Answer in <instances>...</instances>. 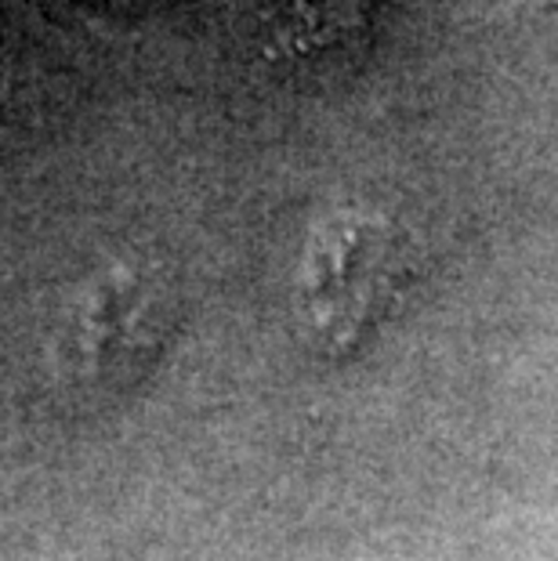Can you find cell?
Returning a JSON list of instances; mask_svg holds the SVG:
<instances>
[{"label":"cell","instance_id":"2","mask_svg":"<svg viewBox=\"0 0 558 561\" xmlns=\"http://www.w3.org/2000/svg\"><path fill=\"white\" fill-rule=\"evenodd\" d=\"M407 243L371 210H334L308 236L301 257V312L327 355H349L396 301L407 279Z\"/></svg>","mask_w":558,"mask_h":561},{"label":"cell","instance_id":"1","mask_svg":"<svg viewBox=\"0 0 558 561\" xmlns=\"http://www.w3.org/2000/svg\"><path fill=\"white\" fill-rule=\"evenodd\" d=\"M174 305L171 283L149 268L116 265L88 279L47 344L58 385L102 396L130 385L168 344Z\"/></svg>","mask_w":558,"mask_h":561}]
</instances>
